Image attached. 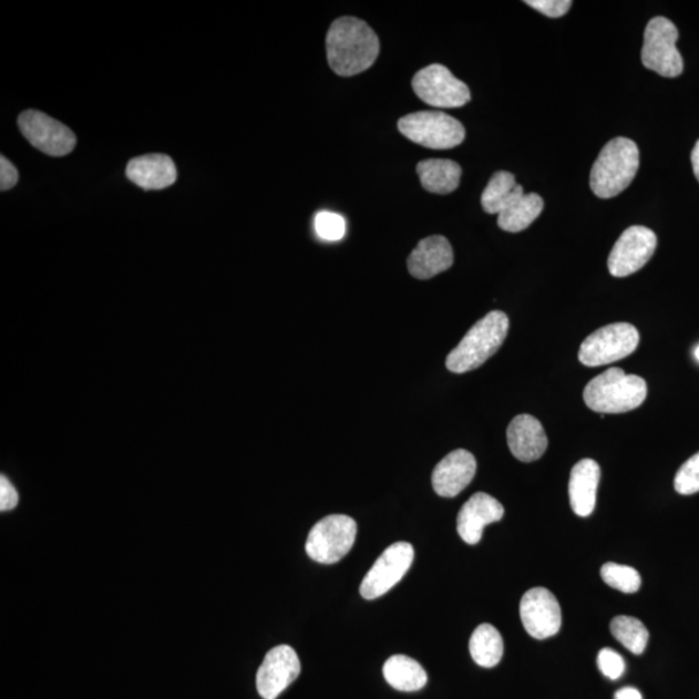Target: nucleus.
Here are the masks:
<instances>
[{
  "label": "nucleus",
  "mask_w": 699,
  "mask_h": 699,
  "mask_svg": "<svg viewBox=\"0 0 699 699\" xmlns=\"http://www.w3.org/2000/svg\"><path fill=\"white\" fill-rule=\"evenodd\" d=\"M691 165H693V172L699 182V141L695 145L693 151H691Z\"/></svg>",
  "instance_id": "obj_35"
},
{
  "label": "nucleus",
  "mask_w": 699,
  "mask_h": 699,
  "mask_svg": "<svg viewBox=\"0 0 699 699\" xmlns=\"http://www.w3.org/2000/svg\"><path fill=\"white\" fill-rule=\"evenodd\" d=\"M19 494L6 475L0 477V511L7 512L17 508Z\"/></svg>",
  "instance_id": "obj_32"
},
{
  "label": "nucleus",
  "mask_w": 699,
  "mask_h": 699,
  "mask_svg": "<svg viewBox=\"0 0 699 699\" xmlns=\"http://www.w3.org/2000/svg\"><path fill=\"white\" fill-rule=\"evenodd\" d=\"M610 631L626 649L636 656L643 655L649 641V631L643 621L634 617L619 616L611 620Z\"/></svg>",
  "instance_id": "obj_26"
},
{
  "label": "nucleus",
  "mask_w": 699,
  "mask_h": 699,
  "mask_svg": "<svg viewBox=\"0 0 699 699\" xmlns=\"http://www.w3.org/2000/svg\"><path fill=\"white\" fill-rule=\"evenodd\" d=\"M503 517L504 506L501 502L485 493L474 494L459 512L458 533L466 544H479L483 530Z\"/></svg>",
  "instance_id": "obj_16"
},
{
  "label": "nucleus",
  "mask_w": 699,
  "mask_h": 699,
  "mask_svg": "<svg viewBox=\"0 0 699 699\" xmlns=\"http://www.w3.org/2000/svg\"><path fill=\"white\" fill-rule=\"evenodd\" d=\"M602 576L606 585L624 594H635L641 587V576L631 566L608 563L602 567Z\"/></svg>",
  "instance_id": "obj_27"
},
{
  "label": "nucleus",
  "mask_w": 699,
  "mask_h": 699,
  "mask_svg": "<svg viewBox=\"0 0 699 699\" xmlns=\"http://www.w3.org/2000/svg\"><path fill=\"white\" fill-rule=\"evenodd\" d=\"M414 552L410 543L399 542L390 545L367 573L360 595L366 600H374L389 593L403 579L413 563Z\"/></svg>",
  "instance_id": "obj_10"
},
{
  "label": "nucleus",
  "mask_w": 699,
  "mask_h": 699,
  "mask_svg": "<svg viewBox=\"0 0 699 699\" xmlns=\"http://www.w3.org/2000/svg\"><path fill=\"white\" fill-rule=\"evenodd\" d=\"M600 479V465L595 460L583 459L574 465L568 481V496L576 516L588 517L594 513Z\"/></svg>",
  "instance_id": "obj_19"
},
{
  "label": "nucleus",
  "mask_w": 699,
  "mask_h": 699,
  "mask_svg": "<svg viewBox=\"0 0 699 699\" xmlns=\"http://www.w3.org/2000/svg\"><path fill=\"white\" fill-rule=\"evenodd\" d=\"M380 53L374 30L357 18L337 19L327 34V58L332 71L352 76L368 71Z\"/></svg>",
  "instance_id": "obj_1"
},
{
  "label": "nucleus",
  "mask_w": 699,
  "mask_h": 699,
  "mask_svg": "<svg viewBox=\"0 0 699 699\" xmlns=\"http://www.w3.org/2000/svg\"><path fill=\"white\" fill-rule=\"evenodd\" d=\"M639 343V330L628 322H616L589 335L583 341L578 357L586 367L611 364L631 356Z\"/></svg>",
  "instance_id": "obj_6"
},
{
  "label": "nucleus",
  "mask_w": 699,
  "mask_h": 699,
  "mask_svg": "<svg viewBox=\"0 0 699 699\" xmlns=\"http://www.w3.org/2000/svg\"><path fill=\"white\" fill-rule=\"evenodd\" d=\"M544 209L539 195L524 194L498 214L497 225L506 233L517 234L533 225Z\"/></svg>",
  "instance_id": "obj_23"
},
{
  "label": "nucleus",
  "mask_w": 699,
  "mask_h": 699,
  "mask_svg": "<svg viewBox=\"0 0 699 699\" xmlns=\"http://www.w3.org/2000/svg\"><path fill=\"white\" fill-rule=\"evenodd\" d=\"M471 656L475 664L491 668L501 662L504 655V641L501 633L489 624L475 628L470 643Z\"/></svg>",
  "instance_id": "obj_25"
},
{
  "label": "nucleus",
  "mask_w": 699,
  "mask_h": 699,
  "mask_svg": "<svg viewBox=\"0 0 699 699\" xmlns=\"http://www.w3.org/2000/svg\"><path fill=\"white\" fill-rule=\"evenodd\" d=\"M130 182L145 191H158L173 186L176 167L165 155H147L130 161L126 167Z\"/></svg>",
  "instance_id": "obj_20"
},
{
  "label": "nucleus",
  "mask_w": 699,
  "mask_h": 699,
  "mask_svg": "<svg viewBox=\"0 0 699 699\" xmlns=\"http://www.w3.org/2000/svg\"><path fill=\"white\" fill-rule=\"evenodd\" d=\"M19 181V173L17 167L11 164V161L4 156L0 157V189L9 191L17 186Z\"/></svg>",
  "instance_id": "obj_33"
},
{
  "label": "nucleus",
  "mask_w": 699,
  "mask_h": 699,
  "mask_svg": "<svg viewBox=\"0 0 699 699\" xmlns=\"http://www.w3.org/2000/svg\"><path fill=\"white\" fill-rule=\"evenodd\" d=\"M301 674V662L294 648L279 645L267 652L257 674V689L264 699H276Z\"/></svg>",
  "instance_id": "obj_14"
},
{
  "label": "nucleus",
  "mask_w": 699,
  "mask_h": 699,
  "mask_svg": "<svg viewBox=\"0 0 699 699\" xmlns=\"http://www.w3.org/2000/svg\"><path fill=\"white\" fill-rule=\"evenodd\" d=\"M357 522L345 514H332L311 528L306 552L319 564H336L351 551L357 539Z\"/></svg>",
  "instance_id": "obj_7"
},
{
  "label": "nucleus",
  "mask_w": 699,
  "mask_h": 699,
  "mask_svg": "<svg viewBox=\"0 0 699 699\" xmlns=\"http://www.w3.org/2000/svg\"><path fill=\"white\" fill-rule=\"evenodd\" d=\"M676 493L693 495L699 493V452L683 463L674 481Z\"/></svg>",
  "instance_id": "obj_28"
},
{
  "label": "nucleus",
  "mask_w": 699,
  "mask_h": 699,
  "mask_svg": "<svg viewBox=\"0 0 699 699\" xmlns=\"http://www.w3.org/2000/svg\"><path fill=\"white\" fill-rule=\"evenodd\" d=\"M19 126L27 141L45 155L65 156L75 147L76 140L72 130L42 112L22 113Z\"/></svg>",
  "instance_id": "obj_12"
},
{
  "label": "nucleus",
  "mask_w": 699,
  "mask_h": 699,
  "mask_svg": "<svg viewBox=\"0 0 699 699\" xmlns=\"http://www.w3.org/2000/svg\"><path fill=\"white\" fill-rule=\"evenodd\" d=\"M510 319L503 311H491L471 328L463 340L453 349L445 367L452 373L477 370L495 356L508 336Z\"/></svg>",
  "instance_id": "obj_2"
},
{
  "label": "nucleus",
  "mask_w": 699,
  "mask_h": 699,
  "mask_svg": "<svg viewBox=\"0 0 699 699\" xmlns=\"http://www.w3.org/2000/svg\"><path fill=\"white\" fill-rule=\"evenodd\" d=\"M639 166L637 144L627 137H616L598 155L590 172V188L597 197H616L633 183Z\"/></svg>",
  "instance_id": "obj_4"
},
{
  "label": "nucleus",
  "mask_w": 699,
  "mask_h": 699,
  "mask_svg": "<svg viewBox=\"0 0 699 699\" xmlns=\"http://www.w3.org/2000/svg\"><path fill=\"white\" fill-rule=\"evenodd\" d=\"M398 129L407 140L435 151L455 148L465 141L463 124L440 111L405 115L399 120Z\"/></svg>",
  "instance_id": "obj_5"
},
{
  "label": "nucleus",
  "mask_w": 699,
  "mask_h": 699,
  "mask_svg": "<svg viewBox=\"0 0 699 699\" xmlns=\"http://www.w3.org/2000/svg\"><path fill=\"white\" fill-rule=\"evenodd\" d=\"M695 357H696V359H697V360H698V362H699V346H698V348L695 350Z\"/></svg>",
  "instance_id": "obj_36"
},
{
  "label": "nucleus",
  "mask_w": 699,
  "mask_h": 699,
  "mask_svg": "<svg viewBox=\"0 0 699 699\" xmlns=\"http://www.w3.org/2000/svg\"><path fill=\"white\" fill-rule=\"evenodd\" d=\"M647 395L648 386L640 376L610 368L588 382L583 399L594 412L617 414L639 409Z\"/></svg>",
  "instance_id": "obj_3"
},
{
  "label": "nucleus",
  "mask_w": 699,
  "mask_h": 699,
  "mask_svg": "<svg viewBox=\"0 0 699 699\" xmlns=\"http://www.w3.org/2000/svg\"><path fill=\"white\" fill-rule=\"evenodd\" d=\"M616 699H643V696L636 688L626 687L617 691Z\"/></svg>",
  "instance_id": "obj_34"
},
{
  "label": "nucleus",
  "mask_w": 699,
  "mask_h": 699,
  "mask_svg": "<svg viewBox=\"0 0 699 699\" xmlns=\"http://www.w3.org/2000/svg\"><path fill=\"white\" fill-rule=\"evenodd\" d=\"M475 472L477 461L470 451H452L434 467L433 489L442 497H455L471 485Z\"/></svg>",
  "instance_id": "obj_15"
},
{
  "label": "nucleus",
  "mask_w": 699,
  "mask_h": 699,
  "mask_svg": "<svg viewBox=\"0 0 699 699\" xmlns=\"http://www.w3.org/2000/svg\"><path fill=\"white\" fill-rule=\"evenodd\" d=\"M421 186L436 195H449L459 187L461 167L455 161L430 158L417 167Z\"/></svg>",
  "instance_id": "obj_21"
},
{
  "label": "nucleus",
  "mask_w": 699,
  "mask_h": 699,
  "mask_svg": "<svg viewBox=\"0 0 699 699\" xmlns=\"http://www.w3.org/2000/svg\"><path fill=\"white\" fill-rule=\"evenodd\" d=\"M383 678L390 687L401 691H418L426 686L428 675L417 660L398 655L383 665Z\"/></svg>",
  "instance_id": "obj_22"
},
{
  "label": "nucleus",
  "mask_w": 699,
  "mask_h": 699,
  "mask_svg": "<svg viewBox=\"0 0 699 699\" xmlns=\"http://www.w3.org/2000/svg\"><path fill=\"white\" fill-rule=\"evenodd\" d=\"M657 248V236L648 227L633 226L620 235L608 259L609 273L614 278L640 271L649 263Z\"/></svg>",
  "instance_id": "obj_11"
},
{
  "label": "nucleus",
  "mask_w": 699,
  "mask_h": 699,
  "mask_svg": "<svg viewBox=\"0 0 699 699\" xmlns=\"http://www.w3.org/2000/svg\"><path fill=\"white\" fill-rule=\"evenodd\" d=\"M412 88L422 102L442 110L460 107L471 102V91L441 64L421 69L413 76Z\"/></svg>",
  "instance_id": "obj_9"
},
{
  "label": "nucleus",
  "mask_w": 699,
  "mask_h": 699,
  "mask_svg": "<svg viewBox=\"0 0 699 699\" xmlns=\"http://www.w3.org/2000/svg\"><path fill=\"white\" fill-rule=\"evenodd\" d=\"M453 265V250L444 236L435 235L421 240L411 253L407 266L413 278L429 280L450 270Z\"/></svg>",
  "instance_id": "obj_18"
},
{
  "label": "nucleus",
  "mask_w": 699,
  "mask_h": 699,
  "mask_svg": "<svg viewBox=\"0 0 699 699\" xmlns=\"http://www.w3.org/2000/svg\"><path fill=\"white\" fill-rule=\"evenodd\" d=\"M527 6L552 19L565 17L570 11L573 2L570 0H527Z\"/></svg>",
  "instance_id": "obj_31"
},
{
  "label": "nucleus",
  "mask_w": 699,
  "mask_h": 699,
  "mask_svg": "<svg viewBox=\"0 0 699 699\" xmlns=\"http://www.w3.org/2000/svg\"><path fill=\"white\" fill-rule=\"evenodd\" d=\"M522 625L536 640L549 639L559 633L563 616L555 595L547 588L527 590L520 604Z\"/></svg>",
  "instance_id": "obj_13"
},
{
  "label": "nucleus",
  "mask_w": 699,
  "mask_h": 699,
  "mask_svg": "<svg viewBox=\"0 0 699 699\" xmlns=\"http://www.w3.org/2000/svg\"><path fill=\"white\" fill-rule=\"evenodd\" d=\"M512 455L524 463L539 460L548 449V436L542 422L532 414H518L506 430Z\"/></svg>",
  "instance_id": "obj_17"
},
{
  "label": "nucleus",
  "mask_w": 699,
  "mask_h": 699,
  "mask_svg": "<svg viewBox=\"0 0 699 699\" xmlns=\"http://www.w3.org/2000/svg\"><path fill=\"white\" fill-rule=\"evenodd\" d=\"M315 230L322 240L338 241L346 234V222L336 213L320 212L315 217Z\"/></svg>",
  "instance_id": "obj_29"
},
{
  "label": "nucleus",
  "mask_w": 699,
  "mask_h": 699,
  "mask_svg": "<svg viewBox=\"0 0 699 699\" xmlns=\"http://www.w3.org/2000/svg\"><path fill=\"white\" fill-rule=\"evenodd\" d=\"M678 38V28L672 21L662 17L651 19L644 34V66L666 79L679 76L683 71V61L676 48Z\"/></svg>",
  "instance_id": "obj_8"
},
{
  "label": "nucleus",
  "mask_w": 699,
  "mask_h": 699,
  "mask_svg": "<svg viewBox=\"0 0 699 699\" xmlns=\"http://www.w3.org/2000/svg\"><path fill=\"white\" fill-rule=\"evenodd\" d=\"M524 188L516 182V176L508 172H497L483 191L481 203L487 214H501L514 199L524 195Z\"/></svg>",
  "instance_id": "obj_24"
},
{
  "label": "nucleus",
  "mask_w": 699,
  "mask_h": 699,
  "mask_svg": "<svg viewBox=\"0 0 699 699\" xmlns=\"http://www.w3.org/2000/svg\"><path fill=\"white\" fill-rule=\"evenodd\" d=\"M597 665L606 678L610 680H618L626 670L624 657L610 648H605L598 652Z\"/></svg>",
  "instance_id": "obj_30"
}]
</instances>
